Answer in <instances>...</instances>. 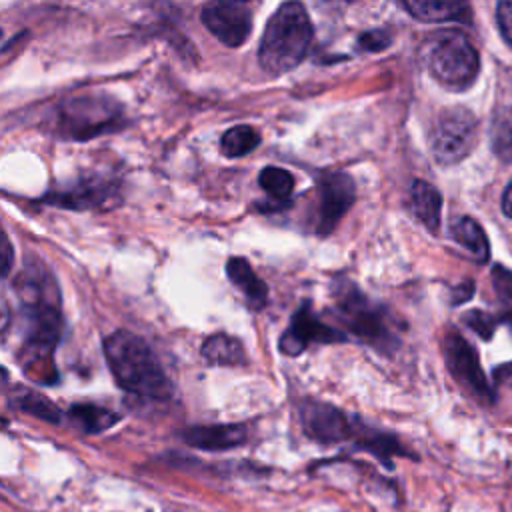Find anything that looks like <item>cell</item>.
Instances as JSON below:
<instances>
[{
  "label": "cell",
  "instance_id": "cell-1",
  "mask_svg": "<svg viewBox=\"0 0 512 512\" xmlns=\"http://www.w3.org/2000/svg\"><path fill=\"white\" fill-rule=\"evenodd\" d=\"M24 320V352L30 364L52 354L62 332L60 292L52 274L36 260L26 262L16 282Z\"/></svg>",
  "mask_w": 512,
  "mask_h": 512
},
{
  "label": "cell",
  "instance_id": "cell-2",
  "mask_svg": "<svg viewBox=\"0 0 512 512\" xmlns=\"http://www.w3.org/2000/svg\"><path fill=\"white\" fill-rule=\"evenodd\" d=\"M104 358L118 386L140 398L162 400L172 392L152 348L134 332L116 330L104 340Z\"/></svg>",
  "mask_w": 512,
  "mask_h": 512
},
{
  "label": "cell",
  "instance_id": "cell-3",
  "mask_svg": "<svg viewBox=\"0 0 512 512\" xmlns=\"http://www.w3.org/2000/svg\"><path fill=\"white\" fill-rule=\"evenodd\" d=\"M314 28L300 2H284L268 20L258 48V62L268 74L294 70L306 56Z\"/></svg>",
  "mask_w": 512,
  "mask_h": 512
},
{
  "label": "cell",
  "instance_id": "cell-4",
  "mask_svg": "<svg viewBox=\"0 0 512 512\" xmlns=\"http://www.w3.org/2000/svg\"><path fill=\"white\" fill-rule=\"evenodd\" d=\"M334 298L338 316L360 342L380 354H392L398 348L400 340L386 306L372 302L356 284L342 278L334 284Z\"/></svg>",
  "mask_w": 512,
  "mask_h": 512
},
{
  "label": "cell",
  "instance_id": "cell-5",
  "mask_svg": "<svg viewBox=\"0 0 512 512\" xmlns=\"http://www.w3.org/2000/svg\"><path fill=\"white\" fill-rule=\"evenodd\" d=\"M428 70L448 90H466L478 76L480 58L472 42L458 30H442L432 38Z\"/></svg>",
  "mask_w": 512,
  "mask_h": 512
},
{
  "label": "cell",
  "instance_id": "cell-6",
  "mask_svg": "<svg viewBox=\"0 0 512 512\" xmlns=\"http://www.w3.org/2000/svg\"><path fill=\"white\" fill-rule=\"evenodd\" d=\"M122 124V106L110 96H76L62 102L56 114V128L68 140H90Z\"/></svg>",
  "mask_w": 512,
  "mask_h": 512
},
{
  "label": "cell",
  "instance_id": "cell-7",
  "mask_svg": "<svg viewBox=\"0 0 512 512\" xmlns=\"http://www.w3.org/2000/svg\"><path fill=\"white\" fill-rule=\"evenodd\" d=\"M478 138V120L464 106H452L438 114L430 130V150L438 164L452 166L462 162Z\"/></svg>",
  "mask_w": 512,
  "mask_h": 512
},
{
  "label": "cell",
  "instance_id": "cell-8",
  "mask_svg": "<svg viewBox=\"0 0 512 512\" xmlns=\"http://www.w3.org/2000/svg\"><path fill=\"white\" fill-rule=\"evenodd\" d=\"M346 336L338 328L322 322L310 308V304H302L294 316L290 326L282 332L278 340V348L286 356L302 354L310 344H334L344 342Z\"/></svg>",
  "mask_w": 512,
  "mask_h": 512
},
{
  "label": "cell",
  "instance_id": "cell-9",
  "mask_svg": "<svg viewBox=\"0 0 512 512\" xmlns=\"http://www.w3.org/2000/svg\"><path fill=\"white\" fill-rule=\"evenodd\" d=\"M200 18L208 32L230 48L242 46L252 32V12L242 2H208Z\"/></svg>",
  "mask_w": 512,
  "mask_h": 512
},
{
  "label": "cell",
  "instance_id": "cell-10",
  "mask_svg": "<svg viewBox=\"0 0 512 512\" xmlns=\"http://www.w3.org/2000/svg\"><path fill=\"white\" fill-rule=\"evenodd\" d=\"M118 194V186L112 178L96 174H84L74 182L52 190L44 196L48 204L62 206L68 210H90L96 206H110Z\"/></svg>",
  "mask_w": 512,
  "mask_h": 512
},
{
  "label": "cell",
  "instance_id": "cell-11",
  "mask_svg": "<svg viewBox=\"0 0 512 512\" xmlns=\"http://www.w3.org/2000/svg\"><path fill=\"white\" fill-rule=\"evenodd\" d=\"M444 358L448 364V370L452 376L466 386L476 398L482 402H492L494 394L492 388L488 386V380L480 368L476 350L456 332L446 334L444 338Z\"/></svg>",
  "mask_w": 512,
  "mask_h": 512
},
{
  "label": "cell",
  "instance_id": "cell-12",
  "mask_svg": "<svg viewBox=\"0 0 512 512\" xmlns=\"http://www.w3.org/2000/svg\"><path fill=\"white\" fill-rule=\"evenodd\" d=\"M320 204H318V222L316 234L328 236L342 216L352 208L356 200V186L352 176L346 172H330L322 176L320 184Z\"/></svg>",
  "mask_w": 512,
  "mask_h": 512
},
{
  "label": "cell",
  "instance_id": "cell-13",
  "mask_svg": "<svg viewBox=\"0 0 512 512\" xmlns=\"http://www.w3.org/2000/svg\"><path fill=\"white\" fill-rule=\"evenodd\" d=\"M300 420L304 434L322 444L350 440L356 430L352 420L340 408L326 402H304L300 406Z\"/></svg>",
  "mask_w": 512,
  "mask_h": 512
},
{
  "label": "cell",
  "instance_id": "cell-14",
  "mask_svg": "<svg viewBox=\"0 0 512 512\" xmlns=\"http://www.w3.org/2000/svg\"><path fill=\"white\" fill-rule=\"evenodd\" d=\"M180 438L198 450H230L246 442L248 430L244 424H208V426H192L180 432Z\"/></svg>",
  "mask_w": 512,
  "mask_h": 512
},
{
  "label": "cell",
  "instance_id": "cell-15",
  "mask_svg": "<svg viewBox=\"0 0 512 512\" xmlns=\"http://www.w3.org/2000/svg\"><path fill=\"white\" fill-rule=\"evenodd\" d=\"M226 274L230 282L244 294L250 308L260 310L268 300V288L266 284L254 274L248 260L242 256H232L226 262Z\"/></svg>",
  "mask_w": 512,
  "mask_h": 512
},
{
  "label": "cell",
  "instance_id": "cell-16",
  "mask_svg": "<svg viewBox=\"0 0 512 512\" xmlns=\"http://www.w3.org/2000/svg\"><path fill=\"white\" fill-rule=\"evenodd\" d=\"M410 204L414 216L432 232L438 230L440 226V212H442V196L440 192L424 182V180H414L410 186Z\"/></svg>",
  "mask_w": 512,
  "mask_h": 512
},
{
  "label": "cell",
  "instance_id": "cell-17",
  "mask_svg": "<svg viewBox=\"0 0 512 512\" xmlns=\"http://www.w3.org/2000/svg\"><path fill=\"white\" fill-rule=\"evenodd\" d=\"M416 20L422 22H446L462 20L468 22L470 6L464 2H444V0H410L402 4Z\"/></svg>",
  "mask_w": 512,
  "mask_h": 512
},
{
  "label": "cell",
  "instance_id": "cell-18",
  "mask_svg": "<svg viewBox=\"0 0 512 512\" xmlns=\"http://www.w3.org/2000/svg\"><path fill=\"white\" fill-rule=\"evenodd\" d=\"M70 422L84 434H100L120 422V414L98 404H72L68 408Z\"/></svg>",
  "mask_w": 512,
  "mask_h": 512
},
{
  "label": "cell",
  "instance_id": "cell-19",
  "mask_svg": "<svg viewBox=\"0 0 512 512\" xmlns=\"http://www.w3.org/2000/svg\"><path fill=\"white\" fill-rule=\"evenodd\" d=\"M202 358L214 366H236L244 362V346L228 334H212L202 344Z\"/></svg>",
  "mask_w": 512,
  "mask_h": 512
},
{
  "label": "cell",
  "instance_id": "cell-20",
  "mask_svg": "<svg viewBox=\"0 0 512 512\" xmlns=\"http://www.w3.org/2000/svg\"><path fill=\"white\" fill-rule=\"evenodd\" d=\"M450 232H452V238L456 240V244L462 246L476 262L488 260L490 244H488V238H486L482 226L474 218L464 216V218L456 220Z\"/></svg>",
  "mask_w": 512,
  "mask_h": 512
},
{
  "label": "cell",
  "instance_id": "cell-21",
  "mask_svg": "<svg viewBox=\"0 0 512 512\" xmlns=\"http://www.w3.org/2000/svg\"><path fill=\"white\" fill-rule=\"evenodd\" d=\"M258 184L270 196L272 200L270 206H274V210H280V206H286L294 192V176L288 170L278 166L262 168L258 176Z\"/></svg>",
  "mask_w": 512,
  "mask_h": 512
},
{
  "label": "cell",
  "instance_id": "cell-22",
  "mask_svg": "<svg viewBox=\"0 0 512 512\" xmlns=\"http://www.w3.org/2000/svg\"><path fill=\"white\" fill-rule=\"evenodd\" d=\"M352 438H356L358 448L372 452L374 456H378L386 464H390V456L408 454L402 448V444L392 434H386V432H378V430H370V428H360V430L356 428Z\"/></svg>",
  "mask_w": 512,
  "mask_h": 512
},
{
  "label": "cell",
  "instance_id": "cell-23",
  "mask_svg": "<svg viewBox=\"0 0 512 512\" xmlns=\"http://www.w3.org/2000/svg\"><path fill=\"white\" fill-rule=\"evenodd\" d=\"M12 404L18 410H22L26 414H32V416H36L44 422H50V424H58L62 420L60 408L50 398H46L40 392L28 390V388H20L18 392H14Z\"/></svg>",
  "mask_w": 512,
  "mask_h": 512
},
{
  "label": "cell",
  "instance_id": "cell-24",
  "mask_svg": "<svg viewBox=\"0 0 512 512\" xmlns=\"http://www.w3.org/2000/svg\"><path fill=\"white\" fill-rule=\"evenodd\" d=\"M260 144V132L248 124L232 126L220 140V150L226 158H242Z\"/></svg>",
  "mask_w": 512,
  "mask_h": 512
},
{
  "label": "cell",
  "instance_id": "cell-25",
  "mask_svg": "<svg viewBox=\"0 0 512 512\" xmlns=\"http://www.w3.org/2000/svg\"><path fill=\"white\" fill-rule=\"evenodd\" d=\"M490 140L494 154L504 162H512V108H504L494 116Z\"/></svg>",
  "mask_w": 512,
  "mask_h": 512
},
{
  "label": "cell",
  "instance_id": "cell-26",
  "mask_svg": "<svg viewBox=\"0 0 512 512\" xmlns=\"http://www.w3.org/2000/svg\"><path fill=\"white\" fill-rule=\"evenodd\" d=\"M392 42V36L388 30H382V28H376V30H366L358 36V46L360 50L364 52H382L390 46Z\"/></svg>",
  "mask_w": 512,
  "mask_h": 512
},
{
  "label": "cell",
  "instance_id": "cell-27",
  "mask_svg": "<svg viewBox=\"0 0 512 512\" xmlns=\"http://www.w3.org/2000/svg\"><path fill=\"white\" fill-rule=\"evenodd\" d=\"M464 322L474 330L478 332L484 340H490L492 338V332H494V318L488 316L486 312H480V310H472L464 316Z\"/></svg>",
  "mask_w": 512,
  "mask_h": 512
},
{
  "label": "cell",
  "instance_id": "cell-28",
  "mask_svg": "<svg viewBox=\"0 0 512 512\" xmlns=\"http://www.w3.org/2000/svg\"><path fill=\"white\" fill-rule=\"evenodd\" d=\"M492 282H494L498 298L504 300V302H512V272L502 268V266H494L492 268Z\"/></svg>",
  "mask_w": 512,
  "mask_h": 512
},
{
  "label": "cell",
  "instance_id": "cell-29",
  "mask_svg": "<svg viewBox=\"0 0 512 512\" xmlns=\"http://www.w3.org/2000/svg\"><path fill=\"white\" fill-rule=\"evenodd\" d=\"M496 18H498V26L502 30L504 40L512 46V0H504L498 4Z\"/></svg>",
  "mask_w": 512,
  "mask_h": 512
},
{
  "label": "cell",
  "instance_id": "cell-30",
  "mask_svg": "<svg viewBox=\"0 0 512 512\" xmlns=\"http://www.w3.org/2000/svg\"><path fill=\"white\" fill-rule=\"evenodd\" d=\"M2 256H4V262H2V276L6 278L10 274V268H12V246H10V240L4 236L2 240Z\"/></svg>",
  "mask_w": 512,
  "mask_h": 512
},
{
  "label": "cell",
  "instance_id": "cell-31",
  "mask_svg": "<svg viewBox=\"0 0 512 512\" xmlns=\"http://www.w3.org/2000/svg\"><path fill=\"white\" fill-rule=\"evenodd\" d=\"M502 212L512 218V182L506 186L504 194H502Z\"/></svg>",
  "mask_w": 512,
  "mask_h": 512
},
{
  "label": "cell",
  "instance_id": "cell-32",
  "mask_svg": "<svg viewBox=\"0 0 512 512\" xmlns=\"http://www.w3.org/2000/svg\"><path fill=\"white\" fill-rule=\"evenodd\" d=\"M502 368H506V374L512 376V364H510V366H502Z\"/></svg>",
  "mask_w": 512,
  "mask_h": 512
}]
</instances>
